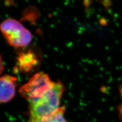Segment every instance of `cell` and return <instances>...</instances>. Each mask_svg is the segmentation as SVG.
<instances>
[{"label": "cell", "mask_w": 122, "mask_h": 122, "mask_svg": "<svg viewBox=\"0 0 122 122\" xmlns=\"http://www.w3.org/2000/svg\"><path fill=\"white\" fill-rule=\"evenodd\" d=\"M64 90L62 82H55L40 97L29 101L30 117L27 122H36L55 113L61 107V100Z\"/></svg>", "instance_id": "cell-1"}, {"label": "cell", "mask_w": 122, "mask_h": 122, "mask_svg": "<svg viewBox=\"0 0 122 122\" xmlns=\"http://www.w3.org/2000/svg\"><path fill=\"white\" fill-rule=\"evenodd\" d=\"M0 30L8 43L15 47H25L32 39L31 33L20 21L13 18H8L2 22Z\"/></svg>", "instance_id": "cell-2"}, {"label": "cell", "mask_w": 122, "mask_h": 122, "mask_svg": "<svg viewBox=\"0 0 122 122\" xmlns=\"http://www.w3.org/2000/svg\"><path fill=\"white\" fill-rule=\"evenodd\" d=\"M55 83L48 75L43 72H39L20 87L19 93L29 102L40 97L53 86Z\"/></svg>", "instance_id": "cell-3"}, {"label": "cell", "mask_w": 122, "mask_h": 122, "mask_svg": "<svg viewBox=\"0 0 122 122\" xmlns=\"http://www.w3.org/2000/svg\"><path fill=\"white\" fill-rule=\"evenodd\" d=\"M16 77L5 75L0 77V103H6L12 100L16 91Z\"/></svg>", "instance_id": "cell-4"}, {"label": "cell", "mask_w": 122, "mask_h": 122, "mask_svg": "<svg viewBox=\"0 0 122 122\" xmlns=\"http://www.w3.org/2000/svg\"><path fill=\"white\" fill-rule=\"evenodd\" d=\"M37 63L36 56L31 52H26L20 55L18 58V64L25 71H29Z\"/></svg>", "instance_id": "cell-5"}, {"label": "cell", "mask_w": 122, "mask_h": 122, "mask_svg": "<svg viewBox=\"0 0 122 122\" xmlns=\"http://www.w3.org/2000/svg\"><path fill=\"white\" fill-rule=\"evenodd\" d=\"M65 106L60 107V108L51 116L36 122H68L65 117Z\"/></svg>", "instance_id": "cell-6"}, {"label": "cell", "mask_w": 122, "mask_h": 122, "mask_svg": "<svg viewBox=\"0 0 122 122\" xmlns=\"http://www.w3.org/2000/svg\"><path fill=\"white\" fill-rule=\"evenodd\" d=\"M4 70V64L1 56L0 55V75L3 72Z\"/></svg>", "instance_id": "cell-7"}, {"label": "cell", "mask_w": 122, "mask_h": 122, "mask_svg": "<svg viewBox=\"0 0 122 122\" xmlns=\"http://www.w3.org/2000/svg\"><path fill=\"white\" fill-rule=\"evenodd\" d=\"M119 113L121 118H122V105L119 107Z\"/></svg>", "instance_id": "cell-8"}]
</instances>
